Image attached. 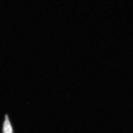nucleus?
<instances>
[{
  "label": "nucleus",
  "mask_w": 133,
  "mask_h": 133,
  "mask_svg": "<svg viewBox=\"0 0 133 133\" xmlns=\"http://www.w3.org/2000/svg\"><path fill=\"white\" fill-rule=\"evenodd\" d=\"M3 132L4 133H13V129L7 115H5V120L3 125Z\"/></svg>",
  "instance_id": "1"
}]
</instances>
